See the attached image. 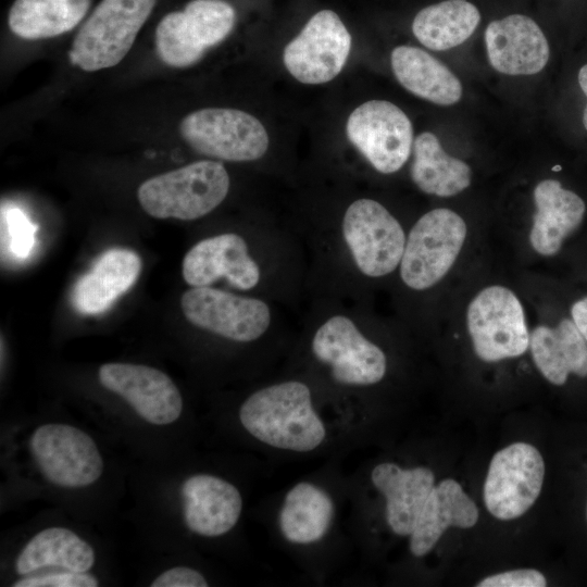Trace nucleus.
<instances>
[{"mask_svg":"<svg viewBox=\"0 0 587 587\" xmlns=\"http://www.w3.org/2000/svg\"><path fill=\"white\" fill-rule=\"evenodd\" d=\"M467 234L464 220L450 209H434L411 228L400 262L403 283L424 290L442 279L454 264Z\"/></svg>","mask_w":587,"mask_h":587,"instance_id":"nucleus-5","label":"nucleus"},{"mask_svg":"<svg viewBox=\"0 0 587 587\" xmlns=\"http://www.w3.org/2000/svg\"><path fill=\"white\" fill-rule=\"evenodd\" d=\"M390 62L398 82L413 95L440 105H451L461 99L459 78L426 51L398 46L391 52Z\"/></svg>","mask_w":587,"mask_h":587,"instance_id":"nucleus-24","label":"nucleus"},{"mask_svg":"<svg viewBox=\"0 0 587 587\" xmlns=\"http://www.w3.org/2000/svg\"><path fill=\"white\" fill-rule=\"evenodd\" d=\"M239 421L254 438L282 450L309 452L326 437L309 387L297 380L253 392L241 404Z\"/></svg>","mask_w":587,"mask_h":587,"instance_id":"nucleus-1","label":"nucleus"},{"mask_svg":"<svg viewBox=\"0 0 587 587\" xmlns=\"http://www.w3.org/2000/svg\"><path fill=\"white\" fill-rule=\"evenodd\" d=\"M99 382L124 398L145 421L154 425L175 422L183 411V398L174 382L162 371L141 364L105 363Z\"/></svg>","mask_w":587,"mask_h":587,"instance_id":"nucleus-15","label":"nucleus"},{"mask_svg":"<svg viewBox=\"0 0 587 587\" xmlns=\"http://www.w3.org/2000/svg\"><path fill=\"white\" fill-rule=\"evenodd\" d=\"M479 22L480 13L472 2L446 0L419 11L412 22V32L426 48L448 50L467 40Z\"/></svg>","mask_w":587,"mask_h":587,"instance_id":"nucleus-29","label":"nucleus"},{"mask_svg":"<svg viewBox=\"0 0 587 587\" xmlns=\"http://www.w3.org/2000/svg\"><path fill=\"white\" fill-rule=\"evenodd\" d=\"M574 324L587 341V297L576 301L571 308Z\"/></svg>","mask_w":587,"mask_h":587,"instance_id":"nucleus-34","label":"nucleus"},{"mask_svg":"<svg viewBox=\"0 0 587 587\" xmlns=\"http://www.w3.org/2000/svg\"><path fill=\"white\" fill-rule=\"evenodd\" d=\"M342 233L363 274L384 276L401 262L405 246L404 232L377 201L363 198L352 202L344 216Z\"/></svg>","mask_w":587,"mask_h":587,"instance_id":"nucleus-9","label":"nucleus"},{"mask_svg":"<svg viewBox=\"0 0 587 587\" xmlns=\"http://www.w3.org/2000/svg\"><path fill=\"white\" fill-rule=\"evenodd\" d=\"M91 4L92 0H14L7 23L22 39L53 38L80 26Z\"/></svg>","mask_w":587,"mask_h":587,"instance_id":"nucleus-25","label":"nucleus"},{"mask_svg":"<svg viewBox=\"0 0 587 587\" xmlns=\"http://www.w3.org/2000/svg\"><path fill=\"white\" fill-rule=\"evenodd\" d=\"M315 358L328 364L333 378L345 385L367 386L383 379L387 361L383 350L367 340L342 315L327 320L312 340Z\"/></svg>","mask_w":587,"mask_h":587,"instance_id":"nucleus-14","label":"nucleus"},{"mask_svg":"<svg viewBox=\"0 0 587 587\" xmlns=\"http://www.w3.org/2000/svg\"><path fill=\"white\" fill-rule=\"evenodd\" d=\"M466 325L476 355L486 362L516 358L529 347L521 301L507 287L492 285L470 302Z\"/></svg>","mask_w":587,"mask_h":587,"instance_id":"nucleus-6","label":"nucleus"},{"mask_svg":"<svg viewBox=\"0 0 587 587\" xmlns=\"http://www.w3.org/2000/svg\"><path fill=\"white\" fill-rule=\"evenodd\" d=\"M485 43L491 66L507 75L539 73L550 55L544 32L523 14L490 22L485 30Z\"/></svg>","mask_w":587,"mask_h":587,"instance_id":"nucleus-17","label":"nucleus"},{"mask_svg":"<svg viewBox=\"0 0 587 587\" xmlns=\"http://www.w3.org/2000/svg\"><path fill=\"white\" fill-rule=\"evenodd\" d=\"M140 271L141 260L136 252L124 248L105 251L76 282L73 305L83 314L104 312L135 284Z\"/></svg>","mask_w":587,"mask_h":587,"instance_id":"nucleus-20","label":"nucleus"},{"mask_svg":"<svg viewBox=\"0 0 587 587\" xmlns=\"http://www.w3.org/2000/svg\"><path fill=\"white\" fill-rule=\"evenodd\" d=\"M545 477L540 452L526 442H514L491 459L484 485L487 510L502 521L523 515L538 498Z\"/></svg>","mask_w":587,"mask_h":587,"instance_id":"nucleus-8","label":"nucleus"},{"mask_svg":"<svg viewBox=\"0 0 587 587\" xmlns=\"http://www.w3.org/2000/svg\"><path fill=\"white\" fill-rule=\"evenodd\" d=\"M14 587H97L98 579L92 575L77 572L51 573L25 577L13 584Z\"/></svg>","mask_w":587,"mask_h":587,"instance_id":"nucleus-31","label":"nucleus"},{"mask_svg":"<svg viewBox=\"0 0 587 587\" xmlns=\"http://www.w3.org/2000/svg\"><path fill=\"white\" fill-rule=\"evenodd\" d=\"M578 84L584 95L587 97V64L583 65L578 72ZM583 124L587 130V103L583 112Z\"/></svg>","mask_w":587,"mask_h":587,"instance_id":"nucleus-35","label":"nucleus"},{"mask_svg":"<svg viewBox=\"0 0 587 587\" xmlns=\"http://www.w3.org/2000/svg\"><path fill=\"white\" fill-rule=\"evenodd\" d=\"M183 277L192 287L225 277L232 286L248 290L259 283L260 270L248 254L245 239L227 233L196 243L184 258Z\"/></svg>","mask_w":587,"mask_h":587,"instance_id":"nucleus-16","label":"nucleus"},{"mask_svg":"<svg viewBox=\"0 0 587 587\" xmlns=\"http://www.w3.org/2000/svg\"><path fill=\"white\" fill-rule=\"evenodd\" d=\"M152 587H207L204 576L190 567L176 566L160 574L152 583Z\"/></svg>","mask_w":587,"mask_h":587,"instance_id":"nucleus-33","label":"nucleus"},{"mask_svg":"<svg viewBox=\"0 0 587 587\" xmlns=\"http://www.w3.org/2000/svg\"><path fill=\"white\" fill-rule=\"evenodd\" d=\"M333 517L330 496L324 489L302 482L286 494L279 512V527L288 541L308 545L326 535Z\"/></svg>","mask_w":587,"mask_h":587,"instance_id":"nucleus-27","label":"nucleus"},{"mask_svg":"<svg viewBox=\"0 0 587 587\" xmlns=\"http://www.w3.org/2000/svg\"><path fill=\"white\" fill-rule=\"evenodd\" d=\"M534 202L536 212L529 233L530 245L541 255H553L561 249L563 240L580 225L585 202L555 179L537 184Z\"/></svg>","mask_w":587,"mask_h":587,"instance_id":"nucleus-21","label":"nucleus"},{"mask_svg":"<svg viewBox=\"0 0 587 587\" xmlns=\"http://www.w3.org/2000/svg\"><path fill=\"white\" fill-rule=\"evenodd\" d=\"M93 563L95 551L87 541L67 528L50 527L27 542L16 559L15 570L20 575L48 566L87 573Z\"/></svg>","mask_w":587,"mask_h":587,"instance_id":"nucleus-28","label":"nucleus"},{"mask_svg":"<svg viewBox=\"0 0 587 587\" xmlns=\"http://www.w3.org/2000/svg\"><path fill=\"white\" fill-rule=\"evenodd\" d=\"M471 167L462 160L449 155L436 135L421 133L413 142L411 177L425 193L451 197L471 185Z\"/></svg>","mask_w":587,"mask_h":587,"instance_id":"nucleus-26","label":"nucleus"},{"mask_svg":"<svg viewBox=\"0 0 587 587\" xmlns=\"http://www.w3.org/2000/svg\"><path fill=\"white\" fill-rule=\"evenodd\" d=\"M371 479L386 498V520L391 530L410 536L435 486L432 470L425 466L402 469L384 462L373 469Z\"/></svg>","mask_w":587,"mask_h":587,"instance_id":"nucleus-19","label":"nucleus"},{"mask_svg":"<svg viewBox=\"0 0 587 587\" xmlns=\"http://www.w3.org/2000/svg\"><path fill=\"white\" fill-rule=\"evenodd\" d=\"M477 520L478 509L461 485L452 478L444 479L434 486L423 505L410 535V550L415 557H424L448 527L470 528Z\"/></svg>","mask_w":587,"mask_h":587,"instance_id":"nucleus-22","label":"nucleus"},{"mask_svg":"<svg viewBox=\"0 0 587 587\" xmlns=\"http://www.w3.org/2000/svg\"><path fill=\"white\" fill-rule=\"evenodd\" d=\"M529 348L537 369L553 385L565 384L571 373L587 376V341L571 320L563 319L557 327L537 326Z\"/></svg>","mask_w":587,"mask_h":587,"instance_id":"nucleus-23","label":"nucleus"},{"mask_svg":"<svg viewBox=\"0 0 587 587\" xmlns=\"http://www.w3.org/2000/svg\"><path fill=\"white\" fill-rule=\"evenodd\" d=\"M160 0H101L80 24L70 60L86 72L117 65Z\"/></svg>","mask_w":587,"mask_h":587,"instance_id":"nucleus-3","label":"nucleus"},{"mask_svg":"<svg viewBox=\"0 0 587 587\" xmlns=\"http://www.w3.org/2000/svg\"><path fill=\"white\" fill-rule=\"evenodd\" d=\"M185 524L205 537L228 533L238 522L242 499L229 482L209 474L188 477L182 485Z\"/></svg>","mask_w":587,"mask_h":587,"instance_id":"nucleus-18","label":"nucleus"},{"mask_svg":"<svg viewBox=\"0 0 587 587\" xmlns=\"http://www.w3.org/2000/svg\"><path fill=\"white\" fill-rule=\"evenodd\" d=\"M41 474L52 484L79 488L93 484L103 472V461L93 439L67 424H45L29 442Z\"/></svg>","mask_w":587,"mask_h":587,"instance_id":"nucleus-11","label":"nucleus"},{"mask_svg":"<svg viewBox=\"0 0 587 587\" xmlns=\"http://www.w3.org/2000/svg\"><path fill=\"white\" fill-rule=\"evenodd\" d=\"M179 133L197 152L225 161H254L268 148V135L263 124L237 109L193 111L182 120Z\"/></svg>","mask_w":587,"mask_h":587,"instance_id":"nucleus-7","label":"nucleus"},{"mask_svg":"<svg viewBox=\"0 0 587 587\" xmlns=\"http://www.w3.org/2000/svg\"><path fill=\"white\" fill-rule=\"evenodd\" d=\"M2 247L14 257L27 258L35 243L36 227L17 208L1 211Z\"/></svg>","mask_w":587,"mask_h":587,"instance_id":"nucleus-30","label":"nucleus"},{"mask_svg":"<svg viewBox=\"0 0 587 587\" xmlns=\"http://www.w3.org/2000/svg\"><path fill=\"white\" fill-rule=\"evenodd\" d=\"M351 49V35L333 10L313 14L285 47L287 71L300 83L324 84L344 68Z\"/></svg>","mask_w":587,"mask_h":587,"instance_id":"nucleus-12","label":"nucleus"},{"mask_svg":"<svg viewBox=\"0 0 587 587\" xmlns=\"http://www.w3.org/2000/svg\"><path fill=\"white\" fill-rule=\"evenodd\" d=\"M347 136L373 167L391 174L407 162L413 145V127L408 115L386 100H370L348 117Z\"/></svg>","mask_w":587,"mask_h":587,"instance_id":"nucleus-10","label":"nucleus"},{"mask_svg":"<svg viewBox=\"0 0 587 587\" xmlns=\"http://www.w3.org/2000/svg\"><path fill=\"white\" fill-rule=\"evenodd\" d=\"M229 183L222 163L202 160L147 179L137 198L152 217L191 221L222 203Z\"/></svg>","mask_w":587,"mask_h":587,"instance_id":"nucleus-2","label":"nucleus"},{"mask_svg":"<svg viewBox=\"0 0 587 587\" xmlns=\"http://www.w3.org/2000/svg\"><path fill=\"white\" fill-rule=\"evenodd\" d=\"M236 17L235 8L225 0H189L159 20L154 29L157 53L168 66H190L230 34Z\"/></svg>","mask_w":587,"mask_h":587,"instance_id":"nucleus-4","label":"nucleus"},{"mask_svg":"<svg viewBox=\"0 0 587 587\" xmlns=\"http://www.w3.org/2000/svg\"><path fill=\"white\" fill-rule=\"evenodd\" d=\"M180 308L192 325L240 342L258 339L271 322V312L264 301L209 286L185 291Z\"/></svg>","mask_w":587,"mask_h":587,"instance_id":"nucleus-13","label":"nucleus"},{"mask_svg":"<svg viewBox=\"0 0 587 587\" xmlns=\"http://www.w3.org/2000/svg\"><path fill=\"white\" fill-rule=\"evenodd\" d=\"M547 579L533 569H520L490 575L482 579L478 587H544Z\"/></svg>","mask_w":587,"mask_h":587,"instance_id":"nucleus-32","label":"nucleus"}]
</instances>
